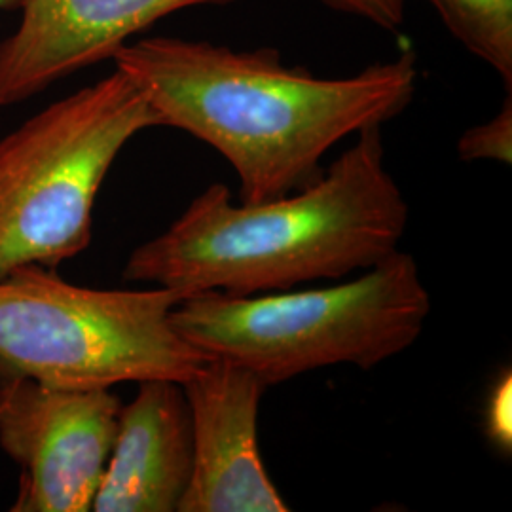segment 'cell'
Listing matches in <instances>:
<instances>
[{"mask_svg": "<svg viewBox=\"0 0 512 512\" xmlns=\"http://www.w3.org/2000/svg\"><path fill=\"white\" fill-rule=\"evenodd\" d=\"M112 61L162 126L183 129L234 167L241 203L270 202L319 181L330 148L399 116L418 84L412 50L346 78L287 67L275 48L236 52L171 37L128 42Z\"/></svg>", "mask_w": 512, "mask_h": 512, "instance_id": "obj_1", "label": "cell"}, {"mask_svg": "<svg viewBox=\"0 0 512 512\" xmlns=\"http://www.w3.org/2000/svg\"><path fill=\"white\" fill-rule=\"evenodd\" d=\"M406 220L403 192L385 167L382 126H370L319 181L283 198L236 205L228 186H207L129 255L124 277L183 296L291 291L376 266L399 249Z\"/></svg>", "mask_w": 512, "mask_h": 512, "instance_id": "obj_2", "label": "cell"}, {"mask_svg": "<svg viewBox=\"0 0 512 512\" xmlns=\"http://www.w3.org/2000/svg\"><path fill=\"white\" fill-rule=\"evenodd\" d=\"M429 313L418 262L397 249L336 287L192 294L169 319L192 348L247 366L270 387L329 366L382 365L420 338Z\"/></svg>", "mask_w": 512, "mask_h": 512, "instance_id": "obj_3", "label": "cell"}, {"mask_svg": "<svg viewBox=\"0 0 512 512\" xmlns=\"http://www.w3.org/2000/svg\"><path fill=\"white\" fill-rule=\"evenodd\" d=\"M158 114L128 76L59 99L0 141V277L55 270L92 243L99 188L122 148Z\"/></svg>", "mask_w": 512, "mask_h": 512, "instance_id": "obj_4", "label": "cell"}, {"mask_svg": "<svg viewBox=\"0 0 512 512\" xmlns=\"http://www.w3.org/2000/svg\"><path fill=\"white\" fill-rule=\"evenodd\" d=\"M183 298L164 287L86 289L44 266L23 264L0 277V361L69 389L184 384L211 357L171 325L169 313Z\"/></svg>", "mask_w": 512, "mask_h": 512, "instance_id": "obj_5", "label": "cell"}, {"mask_svg": "<svg viewBox=\"0 0 512 512\" xmlns=\"http://www.w3.org/2000/svg\"><path fill=\"white\" fill-rule=\"evenodd\" d=\"M120 410L110 389L55 387L0 361V448L21 467L10 511H92Z\"/></svg>", "mask_w": 512, "mask_h": 512, "instance_id": "obj_6", "label": "cell"}, {"mask_svg": "<svg viewBox=\"0 0 512 512\" xmlns=\"http://www.w3.org/2000/svg\"><path fill=\"white\" fill-rule=\"evenodd\" d=\"M194 433V469L179 512H287L258 448L268 389L251 368L211 357L183 384Z\"/></svg>", "mask_w": 512, "mask_h": 512, "instance_id": "obj_7", "label": "cell"}, {"mask_svg": "<svg viewBox=\"0 0 512 512\" xmlns=\"http://www.w3.org/2000/svg\"><path fill=\"white\" fill-rule=\"evenodd\" d=\"M238 0H19L18 29L0 42V109L112 59L129 38L184 8Z\"/></svg>", "mask_w": 512, "mask_h": 512, "instance_id": "obj_8", "label": "cell"}, {"mask_svg": "<svg viewBox=\"0 0 512 512\" xmlns=\"http://www.w3.org/2000/svg\"><path fill=\"white\" fill-rule=\"evenodd\" d=\"M194 469V433L183 384L139 382L93 499L95 512H179Z\"/></svg>", "mask_w": 512, "mask_h": 512, "instance_id": "obj_9", "label": "cell"}, {"mask_svg": "<svg viewBox=\"0 0 512 512\" xmlns=\"http://www.w3.org/2000/svg\"><path fill=\"white\" fill-rule=\"evenodd\" d=\"M448 33L512 86V0H427Z\"/></svg>", "mask_w": 512, "mask_h": 512, "instance_id": "obj_10", "label": "cell"}, {"mask_svg": "<svg viewBox=\"0 0 512 512\" xmlns=\"http://www.w3.org/2000/svg\"><path fill=\"white\" fill-rule=\"evenodd\" d=\"M458 154L463 162L490 160L499 164L512 162V101L511 90L501 110L492 120L467 129L458 141Z\"/></svg>", "mask_w": 512, "mask_h": 512, "instance_id": "obj_11", "label": "cell"}, {"mask_svg": "<svg viewBox=\"0 0 512 512\" xmlns=\"http://www.w3.org/2000/svg\"><path fill=\"white\" fill-rule=\"evenodd\" d=\"M334 12L365 19L368 23L397 33L403 27L406 16V0H319Z\"/></svg>", "mask_w": 512, "mask_h": 512, "instance_id": "obj_12", "label": "cell"}, {"mask_svg": "<svg viewBox=\"0 0 512 512\" xmlns=\"http://www.w3.org/2000/svg\"><path fill=\"white\" fill-rule=\"evenodd\" d=\"M488 437L503 452L512 448V380L511 372L503 374L494 385L486 408Z\"/></svg>", "mask_w": 512, "mask_h": 512, "instance_id": "obj_13", "label": "cell"}, {"mask_svg": "<svg viewBox=\"0 0 512 512\" xmlns=\"http://www.w3.org/2000/svg\"><path fill=\"white\" fill-rule=\"evenodd\" d=\"M19 8V0H0V10H12Z\"/></svg>", "mask_w": 512, "mask_h": 512, "instance_id": "obj_14", "label": "cell"}]
</instances>
